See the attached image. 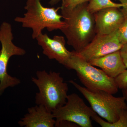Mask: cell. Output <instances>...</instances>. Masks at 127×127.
I'll list each match as a JSON object with an SVG mask.
<instances>
[{"mask_svg":"<svg viewBox=\"0 0 127 127\" xmlns=\"http://www.w3.org/2000/svg\"><path fill=\"white\" fill-rule=\"evenodd\" d=\"M88 2L72 9L61 8L65 23L61 31L65 36L67 44L77 53L86 47L96 34L94 14L88 9Z\"/></svg>","mask_w":127,"mask_h":127,"instance_id":"cell-1","label":"cell"},{"mask_svg":"<svg viewBox=\"0 0 127 127\" xmlns=\"http://www.w3.org/2000/svg\"><path fill=\"white\" fill-rule=\"evenodd\" d=\"M36 77L32 78V81L39 90L35 97V103L43 105L52 112L62 106L66 102L68 90V84L64 81L59 72L45 70L37 71Z\"/></svg>","mask_w":127,"mask_h":127,"instance_id":"cell-2","label":"cell"},{"mask_svg":"<svg viewBox=\"0 0 127 127\" xmlns=\"http://www.w3.org/2000/svg\"><path fill=\"white\" fill-rule=\"evenodd\" d=\"M42 0H27L25 9L26 12L23 17H17L15 21L22 24V27L32 30V37L36 39L46 28L50 32L61 30L65 26L62 21V15L58 13L61 7H44Z\"/></svg>","mask_w":127,"mask_h":127,"instance_id":"cell-3","label":"cell"},{"mask_svg":"<svg viewBox=\"0 0 127 127\" xmlns=\"http://www.w3.org/2000/svg\"><path fill=\"white\" fill-rule=\"evenodd\" d=\"M72 52L71 57L64 66L75 70L85 87L92 90H102L113 95L118 92L119 89L114 78L91 65L75 51Z\"/></svg>","mask_w":127,"mask_h":127,"instance_id":"cell-4","label":"cell"},{"mask_svg":"<svg viewBox=\"0 0 127 127\" xmlns=\"http://www.w3.org/2000/svg\"><path fill=\"white\" fill-rule=\"evenodd\" d=\"M69 82L84 96L95 113L108 122H116L127 108L123 96L116 97L104 91L92 90L81 86L73 80Z\"/></svg>","mask_w":127,"mask_h":127,"instance_id":"cell-5","label":"cell"},{"mask_svg":"<svg viewBox=\"0 0 127 127\" xmlns=\"http://www.w3.org/2000/svg\"><path fill=\"white\" fill-rule=\"evenodd\" d=\"M82 98L76 93L68 95L65 104L52 112L56 123L67 121L79 127H92V116L93 112Z\"/></svg>","mask_w":127,"mask_h":127,"instance_id":"cell-6","label":"cell"},{"mask_svg":"<svg viewBox=\"0 0 127 127\" xmlns=\"http://www.w3.org/2000/svg\"><path fill=\"white\" fill-rule=\"evenodd\" d=\"M12 37L4 35L0 37L1 48L0 51V96L9 87H14L21 83L18 78L12 76L7 73V66L10 58L14 56H23L25 51L15 45Z\"/></svg>","mask_w":127,"mask_h":127,"instance_id":"cell-7","label":"cell"},{"mask_svg":"<svg viewBox=\"0 0 127 127\" xmlns=\"http://www.w3.org/2000/svg\"><path fill=\"white\" fill-rule=\"evenodd\" d=\"M122 46L119 39L117 30L106 35L96 34L92 40L77 53L88 62L119 51Z\"/></svg>","mask_w":127,"mask_h":127,"instance_id":"cell-8","label":"cell"},{"mask_svg":"<svg viewBox=\"0 0 127 127\" xmlns=\"http://www.w3.org/2000/svg\"><path fill=\"white\" fill-rule=\"evenodd\" d=\"M36 39L44 55L63 65L72 55V52L68 51L66 47V41L63 36L55 35L51 38L47 34L42 33Z\"/></svg>","mask_w":127,"mask_h":127,"instance_id":"cell-9","label":"cell"},{"mask_svg":"<svg viewBox=\"0 0 127 127\" xmlns=\"http://www.w3.org/2000/svg\"><path fill=\"white\" fill-rule=\"evenodd\" d=\"M96 34L106 35L118 30L125 19L121 9L104 8L94 13Z\"/></svg>","mask_w":127,"mask_h":127,"instance_id":"cell-10","label":"cell"},{"mask_svg":"<svg viewBox=\"0 0 127 127\" xmlns=\"http://www.w3.org/2000/svg\"><path fill=\"white\" fill-rule=\"evenodd\" d=\"M56 120L52 113L43 105H37L28 109V113L18 124L21 127H54Z\"/></svg>","mask_w":127,"mask_h":127,"instance_id":"cell-11","label":"cell"},{"mask_svg":"<svg viewBox=\"0 0 127 127\" xmlns=\"http://www.w3.org/2000/svg\"><path fill=\"white\" fill-rule=\"evenodd\" d=\"M94 66L100 67L108 76L115 78L127 69L119 51L88 62Z\"/></svg>","mask_w":127,"mask_h":127,"instance_id":"cell-12","label":"cell"},{"mask_svg":"<svg viewBox=\"0 0 127 127\" xmlns=\"http://www.w3.org/2000/svg\"><path fill=\"white\" fill-rule=\"evenodd\" d=\"M92 119L102 127H127V108L123 112L118 120L113 123L103 120L94 112L92 115Z\"/></svg>","mask_w":127,"mask_h":127,"instance_id":"cell-13","label":"cell"},{"mask_svg":"<svg viewBox=\"0 0 127 127\" xmlns=\"http://www.w3.org/2000/svg\"><path fill=\"white\" fill-rule=\"evenodd\" d=\"M123 5L121 3H116L111 0H89L87 4V8L92 14L104 8L117 7L120 8Z\"/></svg>","mask_w":127,"mask_h":127,"instance_id":"cell-14","label":"cell"},{"mask_svg":"<svg viewBox=\"0 0 127 127\" xmlns=\"http://www.w3.org/2000/svg\"><path fill=\"white\" fill-rule=\"evenodd\" d=\"M125 18L118 30L119 39L123 45L127 43V17Z\"/></svg>","mask_w":127,"mask_h":127,"instance_id":"cell-15","label":"cell"},{"mask_svg":"<svg viewBox=\"0 0 127 127\" xmlns=\"http://www.w3.org/2000/svg\"><path fill=\"white\" fill-rule=\"evenodd\" d=\"M89 0H62L61 8L71 9L78 5L88 2Z\"/></svg>","mask_w":127,"mask_h":127,"instance_id":"cell-16","label":"cell"},{"mask_svg":"<svg viewBox=\"0 0 127 127\" xmlns=\"http://www.w3.org/2000/svg\"><path fill=\"white\" fill-rule=\"evenodd\" d=\"M118 89H124L127 87V69L114 78Z\"/></svg>","mask_w":127,"mask_h":127,"instance_id":"cell-17","label":"cell"},{"mask_svg":"<svg viewBox=\"0 0 127 127\" xmlns=\"http://www.w3.org/2000/svg\"><path fill=\"white\" fill-rule=\"evenodd\" d=\"M119 51L124 63L127 68V43L123 45Z\"/></svg>","mask_w":127,"mask_h":127,"instance_id":"cell-18","label":"cell"},{"mask_svg":"<svg viewBox=\"0 0 127 127\" xmlns=\"http://www.w3.org/2000/svg\"><path fill=\"white\" fill-rule=\"evenodd\" d=\"M55 127H79L77 124L67 121H62L56 123Z\"/></svg>","mask_w":127,"mask_h":127,"instance_id":"cell-19","label":"cell"},{"mask_svg":"<svg viewBox=\"0 0 127 127\" xmlns=\"http://www.w3.org/2000/svg\"><path fill=\"white\" fill-rule=\"evenodd\" d=\"M119 1L123 6L121 10L125 17H127V0H116Z\"/></svg>","mask_w":127,"mask_h":127,"instance_id":"cell-20","label":"cell"},{"mask_svg":"<svg viewBox=\"0 0 127 127\" xmlns=\"http://www.w3.org/2000/svg\"><path fill=\"white\" fill-rule=\"evenodd\" d=\"M123 96L125 98L126 101L127 102V87L122 89Z\"/></svg>","mask_w":127,"mask_h":127,"instance_id":"cell-21","label":"cell"},{"mask_svg":"<svg viewBox=\"0 0 127 127\" xmlns=\"http://www.w3.org/2000/svg\"><path fill=\"white\" fill-rule=\"evenodd\" d=\"M61 0H50L49 3L51 5H55L57 4Z\"/></svg>","mask_w":127,"mask_h":127,"instance_id":"cell-22","label":"cell"}]
</instances>
